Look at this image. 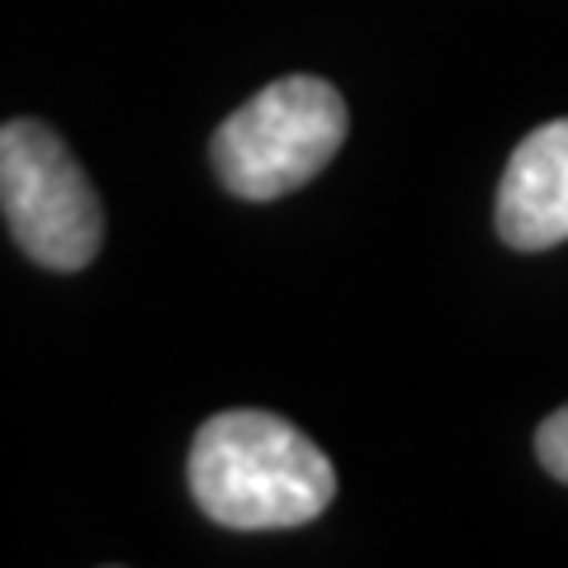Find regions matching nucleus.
Masks as SVG:
<instances>
[{"instance_id":"nucleus-1","label":"nucleus","mask_w":568,"mask_h":568,"mask_svg":"<svg viewBox=\"0 0 568 568\" xmlns=\"http://www.w3.org/2000/svg\"><path fill=\"white\" fill-rule=\"evenodd\" d=\"M190 493L219 526L284 530L323 517L336 497V469L284 417L233 407L209 417L194 436Z\"/></svg>"},{"instance_id":"nucleus-2","label":"nucleus","mask_w":568,"mask_h":568,"mask_svg":"<svg viewBox=\"0 0 568 568\" xmlns=\"http://www.w3.org/2000/svg\"><path fill=\"white\" fill-rule=\"evenodd\" d=\"M346 142V100L317 77H284L213 133V171L227 194L271 204L308 185Z\"/></svg>"},{"instance_id":"nucleus-3","label":"nucleus","mask_w":568,"mask_h":568,"mask_svg":"<svg viewBox=\"0 0 568 568\" xmlns=\"http://www.w3.org/2000/svg\"><path fill=\"white\" fill-rule=\"evenodd\" d=\"M0 213L43 271H85L100 256L104 213L71 148L39 119L0 123Z\"/></svg>"},{"instance_id":"nucleus-4","label":"nucleus","mask_w":568,"mask_h":568,"mask_svg":"<svg viewBox=\"0 0 568 568\" xmlns=\"http://www.w3.org/2000/svg\"><path fill=\"white\" fill-rule=\"evenodd\" d=\"M497 233L517 252L568 242V119L540 123L503 171Z\"/></svg>"},{"instance_id":"nucleus-5","label":"nucleus","mask_w":568,"mask_h":568,"mask_svg":"<svg viewBox=\"0 0 568 568\" xmlns=\"http://www.w3.org/2000/svg\"><path fill=\"white\" fill-rule=\"evenodd\" d=\"M536 450H540V465L568 484V407H559L555 417L540 422V436H536Z\"/></svg>"}]
</instances>
